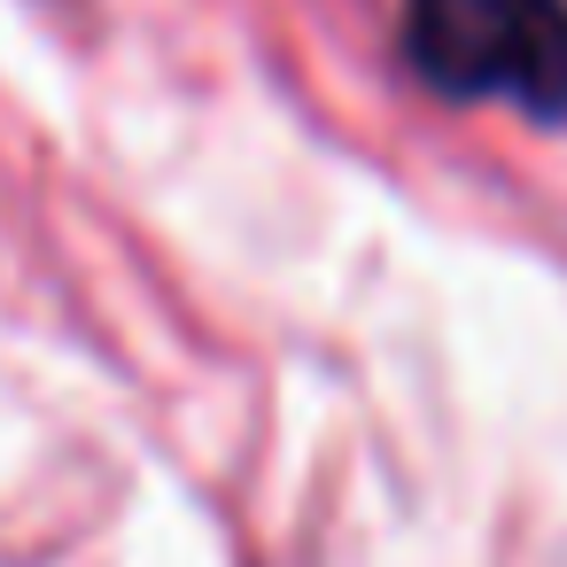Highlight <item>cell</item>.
<instances>
[{
    "label": "cell",
    "mask_w": 567,
    "mask_h": 567,
    "mask_svg": "<svg viewBox=\"0 0 567 567\" xmlns=\"http://www.w3.org/2000/svg\"><path fill=\"white\" fill-rule=\"evenodd\" d=\"M404 55L451 102L567 117V0H404Z\"/></svg>",
    "instance_id": "cell-1"
}]
</instances>
